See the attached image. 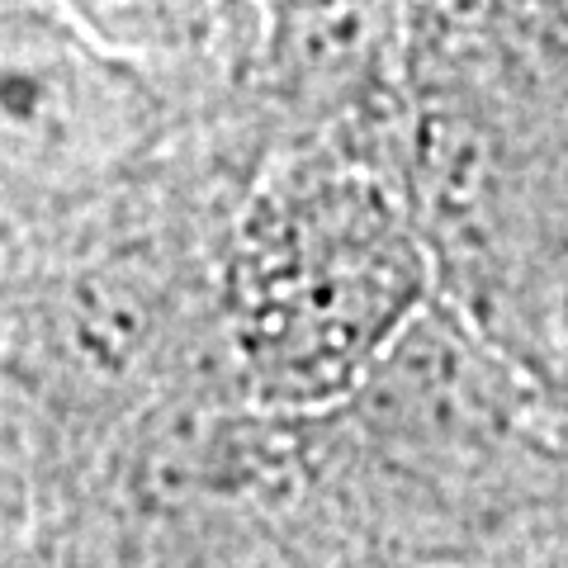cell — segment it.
Masks as SVG:
<instances>
[{"instance_id": "cell-1", "label": "cell", "mask_w": 568, "mask_h": 568, "mask_svg": "<svg viewBox=\"0 0 568 568\" xmlns=\"http://www.w3.org/2000/svg\"><path fill=\"white\" fill-rule=\"evenodd\" d=\"M81 29L133 52H175L213 29L223 0H62Z\"/></svg>"}]
</instances>
